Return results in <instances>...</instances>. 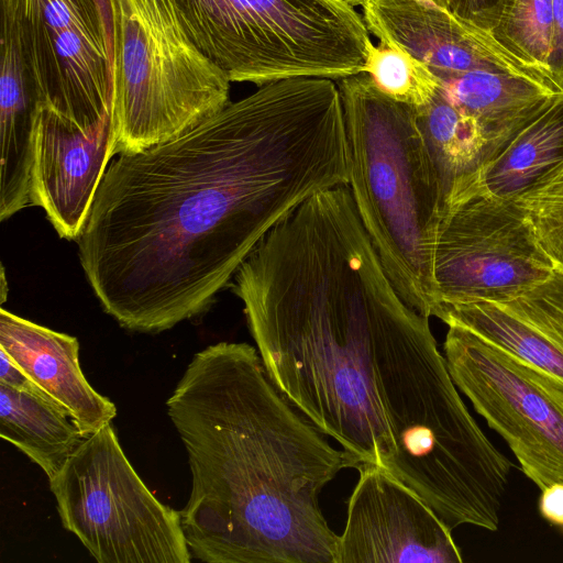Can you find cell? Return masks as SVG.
Segmentation results:
<instances>
[{
    "label": "cell",
    "mask_w": 563,
    "mask_h": 563,
    "mask_svg": "<svg viewBox=\"0 0 563 563\" xmlns=\"http://www.w3.org/2000/svg\"><path fill=\"white\" fill-rule=\"evenodd\" d=\"M339 87L267 82L186 133L108 165L77 238L103 310L157 333L207 310L261 240L350 180Z\"/></svg>",
    "instance_id": "1"
},
{
    "label": "cell",
    "mask_w": 563,
    "mask_h": 563,
    "mask_svg": "<svg viewBox=\"0 0 563 563\" xmlns=\"http://www.w3.org/2000/svg\"><path fill=\"white\" fill-rule=\"evenodd\" d=\"M233 278L232 290L276 388L357 466L388 471L393 450L375 352L380 332L407 302L388 277L349 186L303 201L261 240Z\"/></svg>",
    "instance_id": "2"
},
{
    "label": "cell",
    "mask_w": 563,
    "mask_h": 563,
    "mask_svg": "<svg viewBox=\"0 0 563 563\" xmlns=\"http://www.w3.org/2000/svg\"><path fill=\"white\" fill-rule=\"evenodd\" d=\"M188 457L180 511L191 558L207 563H335L339 536L319 505L356 468L271 380L257 349L196 353L166 401Z\"/></svg>",
    "instance_id": "3"
},
{
    "label": "cell",
    "mask_w": 563,
    "mask_h": 563,
    "mask_svg": "<svg viewBox=\"0 0 563 563\" xmlns=\"http://www.w3.org/2000/svg\"><path fill=\"white\" fill-rule=\"evenodd\" d=\"M375 366L393 450L387 472L452 530H497L512 463L462 400L429 318L410 310L386 329Z\"/></svg>",
    "instance_id": "4"
},
{
    "label": "cell",
    "mask_w": 563,
    "mask_h": 563,
    "mask_svg": "<svg viewBox=\"0 0 563 563\" xmlns=\"http://www.w3.org/2000/svg\"><path fill=\"white\" fill-rule=\"evenodd\" d=\"M338 87L350 151L347 186L361 222L401 298L434 317L444 191L416 109L384 95L366 73L341 78Z\"/></svg>",
    "instance_id": "5"
},
{
    "label": "cell",
    "mask_w": 563,
    "mask_h": 563,
    "mask_svg": "<svg viewBox=\"0 0 563 563\" xmlns=\"http://www.w3.org/2000/svg\"><path fill=\"white\" fill-rule=\"evenodd\" d=\"M196 46L235 82L341 79L364 73L374 45L342 0H175Z\"/></svg>",
    "instance_id": "6"
},
{
    "label": "cell",
    "mask_w": 563,
    "mask_h": 563,
    "mask_svg": "<svg viewBox=\"0 0 563 563\" xmlns=\"http://www.w3.org/2000/svg\"><path fill=\"white\" fill-rule=\"evenodd\" d=\"M110 2L115 154L177 137L231 102V81L196 46L175 0Z\"/></svg>",
    "instance_id": "7"
},
{
    "label": "cell",
    "mask_w": 563,
    "mask_h": 563,
    "mask_svg": "<svg viewBox=\"0 0 563 563\" xmlns=\"http://www.w3.org/2000/svg\"><path fill=\"white\" fill-rule=\"evenodd\" d=\"M49 482L64 528L98 563H189L181 514L159 501L108 424Z\"/></svg>",
    "instance_id": "8"
},
{
    "label": "cell",
    "mask_w": 563,
    "mask_h": 563,
    "mask_svg": "<svg viewBox=\"0 0 563 563\" xmlns=\"http://www.w3.org/2000/svg\"><path fill=\"white\" fill-rule=\"evenodd\" d=\"M0 26L41 106L86 133L112 123L110 0H0Z\"/></svg>",
    "instance_id": "9"
},
{
    "label": "cell",
    "mask_w": 563,
    "mask_h": 563,
    "mask_svg": "<svg viewBox=\"0 0 563 563\" xmlns=\"http://www.w3.org/2000/svg\"><path fill=\"white\" fill-rule=\"evenodd\" d=\"M448 327L444 357L456 387L540 490L563 483V384L462 325Z\"/></svg>",
    "instance_id": "10"
},
{
    "label": "cell",
    "mask_w": 563,
    "mask_h": 563,
    "mask_svg": "<svg viewBox=\"0 0 563 563\" xmlns=\"http://www.w3.org/2000/svg\"><path fill=\"white\" fill-rule=\"evenodd\" d=\"M554 269L522 209L476 184L443 208L434 254V317L441 307L511 299Z\"/></svg>",
    "instance_id": "11"
},
{
    "label": "cell",
    "mask_w": 563,
    "mask_h": 563,
    "mask_svg": "<svg viewBox=\"0 0 563 563\" xmlns=\"http://www.w3.org/2000/svg\"><path fill=\"white\" fill-rule=\"evenodd\" d=\"M335 563H460L452 529L382 466L360 464Z\"/></svg>",
    "instance_id": "12"
},
{
    "label": "cell",
    "mask_w": 563,
    "mask_h": 563,
    "mask_svg": "<svg viewBox=\"0 0 563 563\" xmlns=\"http://www.w3.org/2000/svg\"><path fill=\"white\" fill-rule=\"evenodd\" d=\"M363 20L379 42L402 49L443 81L475 69L501 70L555 87L539 71L460 21L441 0H366Z\"/></svg>",
    "instance_id": "13"
},
{
    "label": "cell",
    "mask_w": 563,
    "mask_h": 563,
    "mask_svg": "<svg viewBox=\"0 0 563 563\" xmlns=\"http://www.w3.org/2000/svg\"><path fill=\"white\" fill-rule=\"evenodd\" d=\"M114 150L113 124L86 133L40 107L31 205L45 211L60 238L79 236Z\"/></svg>",
    "instance_id": "14"
},
{
    "label": "cell",
    "mask_w": 563,
    "mask_h": 563,
    "mask_svg": "<svg viewBox=\"0 0 563 563\" xmlns=\"http://www.w3.org/2000/svg\"><path fill=\"white\" fill-rule=\"evenodd\" d=\"M437 318L462 325L563 384V272L504 301L441 307Z\"/></svg>",
    "instance_id": "15"
},
{
    "label": "cell",
    "mask_w": 563,
    "mask_h": 563,
    "mask_svg": "<svg viewBox=\"0 0 563 563\" xmlns=\"http://www.w3.org/2000/svg\"><path fill=\"white\" fill-rule=\"evenodd\" d=\"M0 349L58 405L82 433L99 431L117 416L115 405L85 377L75 336L0 310Z\"/></svg>",
    "instance_id": "16"
},
{
    "label": "cell",
    "mask_w": 563,
    "mask_h": 563,
    "mask_svg": "<svg viewBox=\"0 0 563 563\" xmlns=\"http://www.w3.org/2000/svg\"><path fill=\"white\" fill-rule=\"evenodd\" d=\"M441 85L450 101L482 131L485 165L560 95L537 80L501 70H470Z\"/></svg>",
    "instance_id": "17"
},
{
    "label": "cell",
    "mask_w": 563,
    "mask_h": 563,
    "mask_svg": "<svg viewBox=\"0 0 563 563\" xmlns=\"http://www.w3.org/2000/svg\"><path fill=\"white\" fill-rule=\"evenodd\" d=\"M0 220L31 203L37 120L34 81L13 43L0 41Z\"/></svg>",
    "instance_id": "18"
},
{
    "label": "cell",
    "mask_w": 563,
    "mask_h": 563,
    "mask_svg": "<svg viewBox=\"0 0 563 563\" xmlns=\"http://www.w3.org/2000/svg\"><path fill=\"white\" fill-rule=\"evenodd\" d=\"M0 435L37 464L48 481L86 438L68 411L51 397L2 384Z\"/></svg>",
    "instance_id": "19"
},
{
    "label": "cell",
    "mask_w": 563,
    "mask_h": 563,
    "mask_svg": "<svg viewBox=\"0 0 563 563\" xmlns=\"http://www.w3.org/2000/svg\"><path fill=\"white\" fill-rule=\"evenodd\" d=\"M416 112L441 178L445 203L478 181L487 144L475 121L450 101L442 85Z\"/></svg>",
    "instance_id": "20"
},
{
    "label": "cell",
    "mask_w": 563,
    "mask_h": 563,
    "mask_svg": "<svg viewBox=\"0 0 563 563\" xmlns=\"http://www.w3.org/2000/svg\"><path fill=\"white\" fill-rule=\"evenodd\" d=\"M563 161V93L482 168L478 185L514 199Z\"/></svg>",
    "instance_id": "21"
},
{
    "label": "cell",
    "mask_w": 563,
    "mask_h": 563,
    "mask_svg": "<svg viewBox=\"0 0 563 563\" xmlns=\"http://www.w3.org/2000/svg\"><path fill=\"white\" fill-rule=\"evenodd\" d=\"M552 34L553 0H514L488 37L550 81L548 59Z\"/></svg>",
    "instance_id": "22"
},
{
    "label": "cell",
    "mask_w": 563,
    "mask_h": 563,
    "mask_svg": "<svg viewBox=\"0 0 563 563\" xmlns=\"http://www.w3.org/2000/svg\"><path fill=\"white\" fill-rule=\"evenodd\" d=\"M364 73L384 95L413 109L427 106L441 87L423 63L383 42L371 47Z\"/></svg>",
    "instance_id": "23"
},
{
    "label": "cell",
    "mask_w": 563,
    "mask_h": 563,
    "mask_svg": "<svg viewBox=\"0 0 563 563\" xmlns=\"http://www.w3.org/2000/svg\"><path fill=\"white\" fill-rule=\"evenodd\" d=\"M512 200L529 219L543 252L563 272V161Z\"/></svg>",
    "instance_id": "24"
},
{
    "label": "cell",
    "mask_w": 563,
    "mask_h": 563,
    "mask_svg": "<svg viewBox=\"0 0 563 563\" xmlns=\"http://www.w3.org/2000/svg\"><path fill=\"white\" fill-rule=\"evenodd\" d=\"M460 21L485 35L499 24L514 0H441Z\"/></svg>",
    "instance_id": "25"
},
{
    "label": "cell",
    "mask_w": 563,
    "mask_h": 563,
    "mask_svg": "<svg viewBox=\"0 0 563 563\" xmlns=\"http://www.w3.org/2000/svg\"><path fill=\"white\" fill-rule=\"evenodd\" d=\"M548 77L558 91L563 93V0H553V34Z\"/></svg>",
    "instance_id": "26"
},
{
    "label": "cell",
    "mask_w": 563,
    "mask_h": 563,
    "mask_svg": "<svg viewBox=\"0 0 563 563\" xmlns=\"http://www.w3.org/2000/svg\"><path fill=\"white\" fill-rule=\"evenodd\" d=\"M0 384L13 389L32 391L49 397L0 349Z\"/></svg>",
    "instance_id": "27"
},
{
    "label": "cell",
    "mask_w": 563,
    "mask_h": 563,
    "mask_svg": "<svg viewBox=\"0 0 563 563\" xmlns=\"http://www.w3.org/2000/svg\"><path fill=\"white\" fill-rule=\"evenodd\" d=\"M541 492L539 509L542 517L563 529V483L552 484Z\"/></svg>",
    "instance_id": "28"
},
{
    "label": "cell",
    "mask_w": 563,
    "mask_h": 563,
    "mask_svg": "<svg viewBox=\"0 0 563 563\" xmlns=\"http://www.w3.org/2000/svg\"><path fill=\"white\" fill-rule=\"evenodd\" d=\"M8 287L5 283V276H4V267L2 266V273H1V303L5 301Z\"/></svg>",
    "instance_id": "29"
},
{
    "label": "cell",
    "mask_w": 563,
    "mask_h": 563,
    "mask_svg": "<svg viewBox=\"0 0 563 563\" xmlns=\"http://www.w3.org/2000/svg\"><path fill=\"white\" fill-rule=\"evenodd\" d=\"M343 2L347 3L351 7H356V5H363V3L366 1V0H342Z\"/></svg>",
    "instance_id": "30"
}]
</instances>
